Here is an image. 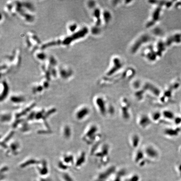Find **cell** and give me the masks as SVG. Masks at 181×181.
Here are the masks:
<instances>
[{"instance_id":"6","label":"cell","mask_w":181,"mask_h":181,"mask_svg":"<svg viewBox=\"0 0 181 181\" xmlns=\"http://www.w3.org/2000/svg\"><path fill=\"white\" fill-rule=\"evenodd\" d=\"M15 131L14 130H11L7 134L5 135L3 139L1 140V146L3 147V149H4L6 146L9 143V142L12 139V137L14 136Z\"/></svg>"},{"instance_id":"9","label":"cell","mask_w":181,"mask_h":181,"mask_svg":"<svg viewBox=\"0 0 181 181\" xmlns=\"http://www.w3.org/2000/svg\"><path fill=\"white\" fill-rule=\"evenodd\" d=\"M76 158L75 160L74 164L77 167V166L81 165L82 163H84L86 158V153L84 152H81Z\"/></svg>"},{"instance_id":"8","label":"cell","mask_w":181,"mask_h":181,"mask_svg":"<svg viewBox=\"0 0 181 181\" xmlns=\"http://www.w3.org/2000/svg\"><path fill=\"white\" fill-rule=\"evenodd\" d=\"M61 130V133L63 138L66 140L70 139L72 134V130L71 126L68 124H64L62 127Z\"/></svg>"},{"instance_id":"4","label":"cell","mask_w":181,"mask_h":181,"mask_svg":"<svg viewBox=\"0 0 181 181\" xmlns=\"http://www.w3.org/2000/svg\"><path fill=\"white\" fill-rule=\"evenodd\" d=\"M73 154L70 153H66L62 155L60 161L64 164L69 165L70 164H74L75 159Z\"/></svg>"},{"instance_id":"7","label":"cell","mask_w":181,"mask_h":181,"mask_svg":"<svg viewBox=\"0 0 181 181\" xmlns=\"http://www.w3.org/2000/svg\"><path fill=\"white\" fill-rule=\"evenodd\" d=\"M10 101L13 105H23L26 101L25 97L21 95H14L10 98Z\"/></svg>"},{"instance_id":"1","label":"cell","mask_w":181,"mask_h":181,"mask_svg":"<svg viewBox=\"0 0 181 181\" xmlns=\"http://www.w3.org/2000/svg\"><path fill=\"white\" fill-rule=\"evenodd\" d=\"M21 145L20 142L18 140H12V139L9 142L4 149L6 150V154L7 156H17L19 154L21 151Z\"/></svg>"},{"instance_id":"3","label":"cell","mask_w":181,"mask_h":181,"mask_svg":"<svg viewBox=\"0 0 181 181\" xmlns=\"http://www.w3.org/2000/svg\"><path fill=\"white\" fill-rule=\"evenodd\" d=\"M35 103L33 102L20 109V111L16 112L14 115L15 119L22 118L23 117L26 115L27 116L31 111L33 110V109L35 106Z\"/></svg>"},{"instance_id":"2","label":"cell","mask_w":181,"mask_h":181,"mask_svg":"<svg viewBox=\"0 0 181 181\" xmlns=\"http://www.w3.org/2000/svg\"><path fill=\"white\" fill-rule=\"evenodd\" d=\"M90 113V109L86 105H82L76 109L74 116L78 121H82L88 118Z\"/></svg>"},{"instance_id":"5","label":"cell","mask_w":181,"mask_h":181,"mask_svg":"<svg viewBox=\"0 0 181 181\" xmlns=\"http://www.w3.org/2000/svg\"><path fill=\"white\" fill-rule=\"evenodd\" d=\"M14 118L13 115L11 112H2L0 114V120L3 124L10 123L13 121Z\"/></svg>"}]
</instances>
